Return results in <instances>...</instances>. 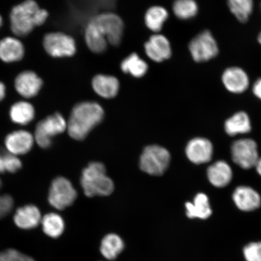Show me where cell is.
<instances>
[{
  "mask_svg": "<svg viewBox=\"0 0 261 261\" xmlns=\"http://www.w3.org/2000/svg\"><path fill=\"white\" fill-rule=\"evenodd\" d=\"M48 12L41 8L35 0L25 1L16 5L9 15L10 27L15 37H24L47 20Z\"/></svg>",
  "mask_w": 261,
  "mask_h": 261,
  "instance_id": "cell-1",
  "label": "cell"
},
{
  "mask_svg": "<svg viewBox=\"0 0 261 261\" xmlns=\"http://www.w3.org/2000/svg\"><path fill=\"white\" fill-rule=\"evenodd\" d=\"M103 117L104 111L99 103H77L71 111L67 123L68 134L74 140H83L94 127L102 121Z\"/></svg>",
  "mask_w": 261,
  "mask_h": 261,
  "instance_id": "cell-2",
  "label": "cell"
},
{
  "mask_svg": "<svg viewBox=\"0 0 261 261\" xmlns=\"http://www.w3.org/2000/svg\"><path fill=\"white\" fill-rule=\"evenodd\" d=\"M81 184L87 197L108 196L112 194L114 186L112 179L106 174L102 163L92 162L82 173Z\"/></svg>",
  "mask_w": 261,
  "mask_h": 261,
  "instance_id": "cell-3",
  "label": "cell"
},
{
  "mask_svg": "<svg viewBox=\"0 0 261 261\" xmlns=\"http://www.w3.org/2000/svg\"><path fill=\"white\" fill-rule=\"evenodd\" d=\"M42 45L47 54L54 58L71 57L77 50L74 39L62 32L47 33L44 35Z\"/></svg>",
  "mask_w": 261,
  "mask_h": 261,
  "instance_id": "cell-4",
  "label": "cell"
},
{
  "mask_svg": "<svg viewBox=\"0 0 261 261\" xmlns=\"http://www.w3.org/2000/svg\"><path fill=\"white\" fill-rule=\"evenodd\" d=\"M171 156L165 148L158 145L147 146L140 160V167L149 175L164 174L170 163Z\"/></svg>",
  "mask_w": 261,
  "mask_h": 261,
  "instance_id": "cell-5",
  "label": "cell"
},
{
  "mask_svg": "<svg viewBox=\"0 0 261 261\" xmlns=\"http://www.w3.org/2000/svg\"><path fill=\"white\" fill-rule=\"evenodd\" d=\"M67 128V123L60 113H56L41 120L36 126L34 138L42 149L51 145L54 136L63 133Z\"/></svg>",
  "mask_w": 261,
  "mask_h": 261,
  "instance_id": "cell-6",
  "label": "cell"
},
{
  "mask_svg": "<svg viewBox=\"0 0 261 261\" xmlns=\"http://www.w3.org/2000/svg\"><path fill=\"white\" fill-rule=\"evenodd\" d=\"M108 43L118 46L121 43L123 35L124 23L121 18L113 12H103L91 18Z\"/></svg>",
  "mask_w": 261,
  "mask_h": 261,
  "instance_id": "cell-7",
  "label": "cell"
},
{
  "mask_svg": "<svg viewBox=\"0 0 261 261\" xmlns=\"http://www.w3.org/2000/svg\"><path fill=\"white\" fill-rule=\"evenodd\" d=\"M189 50L192 59L197 63L212 60L219 54L216 40L210 31L200 33L189 42Z\"/></svg>",
  "mask_w": 261,
  "mask_h": 261,
  "instance_id": "cell-8",
  "label": "cell"
},
{
  "mask_svg": "<svg viewBox=\"0 0 261 261\" xmlns=\"http://www.w3.org/2000/svg\"><path fill=\"white\" fill-rule=\"evenodd\" d=\"M77 192L71 182L63 177L54 179L49 190V203L58 210L63 211L74 203Z\"/></svg>",
  "mask_w": 261,
  "mask_h": 261,
  "instance_id": "cell-9",
  "label": "cell"
},
{
  "mask_svg": "<svg viewBox=\"0 0 261 261\" xmlns=\"http://www.w3.org/2000/svg\"><path fill=\"white\" fill-rule=\"evenodd\" d=\"M231 158L237 165L244 169L256 166L259 160L257 144L253 140H238L231 146Z\"/></svg>",
  "mask_w": 261,
  "mask_h": 261,
  "instance_id": "cell-10",
  "label": "cell"
},
{
  "mask_svg": "<svg viewBox=\"0 0 261 261\" xmlns=\"http://www.w3.org/2000/svg\"><path fill=\"white\" fill-rule=\"evenodd\" d=\"M43 86V81L32 70L21 71L16 76L15 89L19 95L25 99H31L37 96Z\"/></svg>",
  "mask_w": 261,
  "mask_h": 261,
  "instance_id": "cell-11",
  "label": "cell"
},
{
  "mask_svg": "<svg viewBox=\"0 0 261 261\" xmlns=\"http://www.w3.org/2000/svg\"><path fill=\"white\" fill-rule=\"evenodd\" d=\"M222 83L230 93L241 94L245 92L250 86L249 77L242 68L231 67L224 71Z\"/></svg>",
  "mask_w": 261,
  "mask_h": 261,
  "instance_id": "cell-12",
  "label": "cell"
},
{
  "mask_svg": "<svg viewBox=\"0 0 261 261\" xmlns=\"http://www.w3.org/2000/svg\"><path fill=\"white\" fill-rule=\"evenodd\" d=\"M144 47L147 56L156 63H161L171 57L170 42L164 35L159 34L152 35L145 42Z\"/></svg>",
  "mask_w": 261,
  "mask_h": 261,
  "instance_id": "cell-13",
  "label": "cell"
},
{
  "mask_svg": "<svg viewBox=\"0 0 261 261\" xmlns=\"http://www.w3.org/2000/svg\"><path fill=\"white\" fill-rule=\"evenodd\" d=\"M34 137L25 130H16L5 139V146L9 152L16 156L27 154L34 145Z\"/></svg>",
  "mask_w": 261,
  "mask_h": 261,
  "instance_id": "cell-14",
  "label": "cell"
},
{
  "mask_svg": "<svg viewBox=\"0 0 261 261\" xmlns=\"http://www.w3.org/2000/svg\"><path fill=\"white\" fill-rule=\"evenodd\" d=\"M25 55L22 42L15 36H9L0 40V60L5 63L20 61Z\"/></svg>",
  "mask_w": 261,
  "mask_h": 261,
  "instance_id": "cell-15",
  "label": "cell"
},
{
  "mask_svg": "<svg viewBox=\"0 0 261 261\" xmlns=\"http://www.w3.org/2000/svg\"><path fill=\"white\" fill-rule=\"evenodd\" d=\"M213 149V145L210 140L198 138L191 140L188 143L186 154L189 161L199 165L211 161Z\"/></svg>",
  "mask_w": 261,
  "mask_h": 261,
  "instance_id": "cell-16",
  "label": "cell"
},
{
  "mask_svg": "<svg viewBox=\"0 0 261 261\" xmlns=\"http://www.w3.org/2000/svg\"><path fill=\"white\" fill-rule=\"evenodd\" d=\"M40 210L34 205H25L16 210L14 223L16 226L23 230H30L37 227L41 222Z\"/></svg>",
  "mask_w": 261,
  "mask_h": 261,
  "instance_id": "cell-17",
  "label": "cell"
},
{
  "mask_svg": "<svg viewBox=\"0 0 261 261\" xmlns=\"http://www.w3.org/2000/svg\"><path fill=\"white\" fill-rule=\"evenodd\" d=\"M233 200L240 210L252 211L260 205V197L253 189L247 187H240L236 189L233 194Z\"/></svg>",
  "mask_w": 261,
  "mask_h": 261,
  "instance_id": "cell-18",
  "label": "cell"
},
{
  "mask_svg": "<svg viewBox=\"0 0 261 261\" xmlns=\"http://www.w3.org/2000/svg\"><path fill=\"white\" fill-rule=\"evenodd\" d=\"M91 84L95 93L106 99H112L119 93V81L111 75L97 74L93 78Z\"/></svg>",
  "mask_w": 261,
  "mask_h": 261,
  "instance_id": "cell-19",
  "label": "cell"
},
{
  "mask_svg": "<svg viewBox=\"0 0 261 261\" xmlns=\"http://www.w3.org/2000/svg\"><path fill=\"white\" fill-rule=\"evenodd\" d=\"M232 171L228 163L218 161L207 169L208 180L217 188H223L230 184L232 178Z\"/></svg>",
  "mask_w": 261,
  "mask_h": 261,
  "instance_id": "cell-20",
  "label": "cell"
},
{
  "mask_svg": "<svg viewBox=\"0 0 261 261\" xmlns=\"http://www.w3.org/2000/svg\"><path fill=\"white\" fill-rule=\"evenodd\" d=\"M84 36L88 48L93 53L102 54L106 51L109 43L91 19L86 25Z\"/></svg>",
  "mask_w": 261,
  "mask_h": 261,
  "instance_id": "cell-21",
  "label": "cell"
},
{
  "mask_svg": "<svg viewBox=\"0 0 261 261\" xmlns=\"http://www.w3.org/2000/svg\"><path fill=\"white\" fill-rule=\"evenodd\" d=\"M187 215L189 218H200L205 220L210 218L212 211L207 196L200 193L196 195L193 203L188 202L185 204Z\"/></svg>",
  "mask_w": 261,
  "mask_h": 261,
  "instance_id": "cell-22",
  "label": "cell"
},
{
  "mask_svg": "<svg viewBox=\"0 0 261 261\" xmlns=\"http://www.w3.org/2000/svg\"><path fill=\"white\" fill-rule=\"evenodd\" d=\"M35 109L27 101H19L13 105L10 110V117L13 122L18 125H25L35 117Z\"/></svg>",
  "mask_w": 261,
  "mask_h": 261,
  "instance_id": "cell-23",
  "label": "cell"
},
{
  "mask_svg": "<svg viewBox=\"0 0 261 261\" xmlns=\"http://www.w3.org/2000/svg\"><path fill=\"white\" fill-rule=\"evenodd\" d=\"M120 68L124 73L140 78L144 76L148 70V65L138 54L133 53L126 57L120 64Z\"/></svg>",
  "mask_w": 261,
  "mask_h": 261,
  "instance_id": "cell-24",
  "label": "cell"
},
{
  "mask_svg": "<svg viewBox=\"0 0 261 261\" xmlns=\"http://www.w3.org/2000/svg\"><path fill=\"white\" fill-rule=\"evenodd\" d=\"M168 18V12L165 8L160 6H152L146 12L145 25L150 31L158 33L162 31Z\"/></svg>",
  "mask_w": 261,
  "mask_h": 261,
  "instance_id": "cell-25",
  "label": "cell"
},
{
  "mask_svg": "<svg viewBox=\"0 0 261 261\" xmlns=\"http://www.w3.org/2000/svg\"><path fill=\"white\" fill-rule=\"evenodd\" d=\"M250 130L251 123L249 116L243 112L234 114L225 123V130L230 136L247 133Z\"/></svg>",
  "mask_w": 261,
  "mask_h": 261,
  "instance_id": "cell-26",
  "label": "cell"
},
{
  "mask_svg": "<svg viewBox=\"0 0 261 261\" xmlns=\"http://www.w3.org/2000/svg\"><path fill=\"white\" fill-rule=\"evenodd\" d=\"M123 249V240L116 234H108L101 243L100 252L105 258L109 260L115 259Z\"/></svg>",
  "mask_w": 261,
  "mask_h": 261,
  "instance_id": "cell-27",
  "label": "cell"
},
{
  "mask_svg": "<svg viewBox=\"0 0 261 261\" xmlns=\"http://www.w3.org/2000/svg\"><path fill=\"white\" fill-rule=\"evenodd\" d=\"M41 223L42 230L49 237L57 238L63 233L65 224L60 215L55 213L47 214L42 218Z\"/></svg>",
  "mask_w": 261,
  "mask_h": 261,
  "instance_id": "cell-28",
  "label": "cell"
},
{
  "mask_svg": "<svg viewBox=\"0 0 261 261\" xmlns=\"http://www.w3.org/2000/svg\"><path fill=\"white\" fill-rule=\"evenodd\" d=\"M230 12L238 21L245 23L252 14L253 0H227Z\"/></svg>",
  "mask_w": 261,
  "mask_h": 261,
  "instance_id": "cell-29",
  "label": "cell"
},
{
  "mask_svg": "<svg viewBox=\"0 0 261 261\" xmlns=\"http://www.w3.org/2000/svg\"><path fill=\"white\" fill-rule=\"evenodd\" d=\"M172 11L179 19L188 20L195 17L198 12V6L195 0H175Z\"/></svg>",
  "mask_w": 261,
  "mask_h": 261,
  "instance_id": "cell-30",
  "label": "cell"
},
{
  "mask_svg": "<svg viewBox=\"0 0 261 261\" xmlns=\"http://www.w3.org/2000/svg\"><path fill=\"white\" fill-rule=\"evenodd\" d=\"M243 252L247 261H261V242L248 244Z\"/></svg>",
  "mask_w": 261,
  "mask_h": 261,
  "instance_id": "cell-31",
  "label": "cell"
},
{
  "mask_svg": "<svg viewBox=\"0 0 261 261\" xmlns=\"http://www.w3.org/2000/svg\"><path fill=\"white\" fill-rule=\"evenodd\" d=\"M2 182L0 179V189ZM14 207V200L11 196L6 194L0 196V219L4 218L10 213Z\"/></svg>",
  "mask_w": 261,
  "mask_h": 261,
  "instance_id": "cell-32",
  "label": "cell"
},
{
  "mask_svg": "<svg viewBox=\"0 0 261 261\" xmlns=\"http://www.w3.org/2000/svg\"><path fill=\"white\" fill-rule=\"evenodd\" d=\"M6 171L11 173H15L22 167V163L17 156L12 154L8 150L5 155Z\"/></svg>",
  "mask_w": 261,
  "mask_h": 261,
  "instance_id": "cell-33",
  "label": "cell"
},
{
  "mask_svg": "<svg viewBox=\"0 0 261 261\" xmlns=\"http://www.w3.org/2000/svg\"><path fill=\"white\" fill-rule=\"evenodd\" d=\"M12 261H35L32 257L25 255L15 249H9Z\"/></svg>",
  "mask_w": 261,
  "mask_h": 261,
  "instance_id": "cell-34",
  "label": "cell"
},
{
  "mask_svg": "<svg viewBox=\"0 0 261 261\" xmlns=\"http://www.w3.org/2000/svg\"><path fill=\"white\" fill-rule=\"evenodd\" d=\"M7 150L0 147V174H3L6 171L5 155Z\"/></svg>",
  "mask_w": 261,
  "mask_h": 261,
  "instance_id": "cell-35",
  "label": "cell"
},
{
  "mask_svg": "<svg viewBox=\"0 0 261 261\" xmlns=\"http://www.w3.org/2000/svg\"><path fill=\"white\" fill-rule=\"evenodd\" d=\"M253 92L256 97L261 100V77L254 83Z\"/></svg>",
  "mask_w": 261,
  "mask_h": 261,
  "instance_id": "cell-36",
  "label": "cell"
},
{
  "mask_svg": "<svg viewBox=\"0 0 261 261\" xmlns=\"http://www.w3.org/2000/svg\"><path fill=\"white\" fill-rule=\"evenodd\" d=\"M0 261H12L9 250L5 252H0Z\"/></svg>",
  "mask_w": 261,
  "mask_h": 261,
  "instance_id": "cell-37",
  "label": "cell"
},
{
  "mask_svg": "<svg viewBox=\"0 0 261 261\" xmlns=\"http://www.w3.org/2000/svg\"><path fill=\"white\" fill-rule=\"evenodd\" d=\"M6 93V87L4 83L0 81V102L5 99Z\"/></svg>",
  "mask_w": 261,
  "mask_h": 261,
  "instance_id": "cell-38",
  "label": "cell"
},
{
  "mask_svg": "<svg viewBox=\"0 0 261 261\" xmlns=\"http://www.w3.org/2000/svg\"><path fill=\"white\" fill-rule=\"evenodd\" d=\"M257 173L261 176V158H259L255 166Z\"/></svg>",
  "mask_w": 261,
  "mask_h": 261,
  "instance_id": "cell-39",
  "label": "cell"
},
{
  "mask_svg": "<svg viewBox=\"0 0 261 261\" xmlns=\"http://www.w3.org/2000/svg\"><path fill=\"white\" fill-rule=\"evenodd\" d=\"M3 19L1 14H0V29H1L2 26L3 25Z\"/></svg>",
  "mask_w": 261,
  "mask_h": 261,
  "instance_id": "cell-40",
  "label": "cell"
},
{
  "mask_svg": "<svg viewBox=\"0 0 261 261\" xmlns=\"http://www.w3.org/2000/svg\"><path fill=\"white\" fill-rule=\"evenodd\" d=\"M257 41H258L259 43L261 45V31L259 33L258 37H257Z\"/></svg>",
  "mask_w": 261,
  "mask_h": 261,
  "instance_id": "cell-41",
  "label": "cell"
}]
</instances>
